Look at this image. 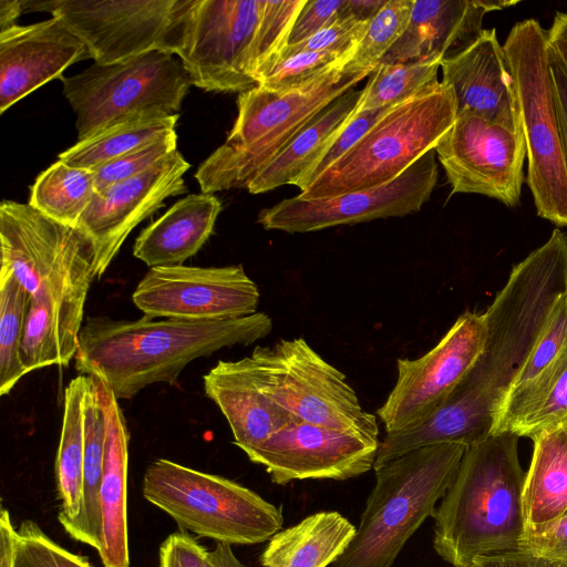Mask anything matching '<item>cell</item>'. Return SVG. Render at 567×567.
Returning a JSON list of instances; mask_svg holds the SVG:
<instances>
[{
	"label": "cell",
	"mask_w": 567,
	"mask_h": 567,
	"mask_svg": "<svg viewBox=\"0 0 567 567\" xmlns=\"http://www.w3.org/2000/svg\"><path fill=\"white\" fill-rule=\"evenodd\" d=\"M271 330L265 312L212 321L90 317L79 333L74 367L105 382L117 400L132 399L153 383L178 386L189 362L226 347L251 344Z\"/></svg>",
	"instance_id": "6da1fadb"
},
{
	"label": "cell",
	"mask_w": 567,
	"mask_h": 567,
	"mask_svg": "<svg viewBox=\"0 0 567 567\" xmlns=\"http://www.w3.org/2000/svg\"><path fill=\"white\" fill-rule=\"evenodd\" d=\"M518 437L505 431L468 446L441 498L433 547L453 567H475L482 558L519 549L526 520Z\"/></svg>",
	"instance_id": "7a4b0ae2"
},
{
	"label": "cell",
	"mask_w": 567,
	"mask_h": 567,
	"mask_svg": "<svg viewBox=\"0 0 567 567\" xmlns=\"http://www.w3.org/2000/svg\"><path fill=\"white\" fill-rule=\"evenodd\" d=\"M373 71L347 64L303 90L277 93L257 85L240 93L226 141L195 173L202 193L246 188L322 110Z\"/></svg>",
	"instance_id": "3957f363"
},
{
	"label": "cell",
	"mask_w": 567,
	"mask_h": 567,
	"mask_svg": "<svg viewBox=\"0 0 567 567\" xmlns=\"http://www.w3.org/2000/svg\"><path fill=\"white\" fill-rule=\"evenodd\" d=\"M467 446L441 443L375 468L353 539L332 567H392L406 542L453 483Z\"/></svg>",
	"instance_id": "277c9868"
},
{
	"label": "cell",
	"mask_w": 567,
	"mask_h": 567,
	"mask_svg": "<svg viewBox=\"0 0 567 567\" xmlns=\"http://www.w3.org/2000/svg\"><path fill=\"white\" fill-rule=\"evenodd\" d=\"M566 292L567 236L556 228L544 245L513 267L505 286L483 312L485 348L467 374L491 398L496 416L514 378Z\"/></svg>",
	"instance_id": "5b68a950"
},
{
	"label": "cell",
	"mask_w": 567,
	"mask_h": 567,
	"mask_svg": "<svg viewBox=\"0 0 567 567\" xmlns=\"http://www.w3.org/2000/svg\"><path fill=\"white\" fill-rule=\"evenodd\" d=\"M456 120L451 89L442 81L393 105L341 158L298 195L337 196L395 179L425 153Z\"/></svg>",
	"instance_id": "8992f818"
},
{
	"label": "cell",
	"mask_w": 567,
	"mask_h": 567,
	"mask_svg": "<svg viewBox=\"0 0 567 567\" xmlns=\"http://www.w3.org/2000/svg\"><path fill=\"white\" fill-rule=\"evenodd\" d=\"M142 492L182 529L217 543L260 544L284 523L281 511L248 487L166 458L147 466Z\"/></svg>",
	"instance_id": "52a82bcc"
},
{
	"label": "cell",
	"mask_w": 567,
	"mask_h": 567,
	"mask_svg": "<svg viewBox=\"0 0 567 567\" xmlns=\"http://www.w3.org/2000/svg\"><path fill=\"white\" fill-rule=\"evenodd\" d=\"M1 269L40 306H85L96 251L80 227L59 223L29 204H0Z\"/></svg>",
	"instance_id": "ba28073f"
},
{
	"label": "cell",
	"mask_w": 567,
	"mask_h": 567,
	"mask_svg": "<svg viewBox=\"0 0 567 567\" xmlns=\"http://www.w3.org/2000/svg\"><path fill=\"white\" fill-rule=\"evenodd\" d=\"M526 144L527 184L537 215L567 227L565 166L549 68L547 30L537 20L517 22L503 45Z\"/></svg>",
	"instance_id": "9c48e42d"
},
{
	"label": "cell",
	"mask_w": 567,
	"mask_h": 567,
	"mask_svg": "<svg viewBox=\"0 0 567 567\" xmlns=\"http://www.w3.org/2000/svg\"><path fill=\"white\" fill-rule=\"evenodd\" d=\"M60 80L75 114L78 141L127 120L177 114L192 85L179 59L159 50L93 63Z\"/></svg>",
	"instance_id": "30bf717a"
},
{
	"label": "cell",
	"mask_w": 567,
	"mask_h": 567,
	"mask_svg": "<svg viewBox=\"0 0 567 567\" xmlns=\"http://www.w3.org/2000/svg\"><path fill=\"white\" fill-rule=\"evenodd\" d=\"M249 359L264 390L300 421L379 441L375 415L363 410L346 375L303 338L257 346Z\"/></svg>",
	"instance_id": "8fae6325"
},
{
	"label": "cell",
	"mask_w": 567,
	"mask_h": 567,
	"mask_svg": "<svg viewBox=\"0 0 567 567\" xmlns=\"http://www.w3.org/2000/svg\"><path fill=\"white\" fill-rule=\"evenodd\" d=\"M259 9L260 0H179L172 54L192 85L239 93L258 85L249 58Z\"/></svg>",
	"instance_id": "7c38bea8"
},
{
	"label": "cell",
	"mask_w": 567,
	"mask_h": 567,
	"mask_svg": "<svg viewBox=\"0 0 567 567\" xmlns=\"http://www.w3.org/2000/svg\"><path fill=\"white\" fill-rule=\"evenodd\" d=\"M178 1L22 0V7L23 12L44 11L60 19L94 63L105 65L154 50L171 53Z\"/></svg>",
	"instance_id": "4fadbf2b"
},
{
	"label": "cell",
	"mask_w": 567,
	"mask_h": 567,
	"mask_svg": "<svg viewBox=\"0 0 567 567\" xmlns=\"http://www.w3.org/2000/svg\"><path fill=\"white\" fill-rule=\"evenodd\" d=\"M435 151L425 153L390 183L337 196L303 199L298 195L262 209L265 229L309 233L416 213L430 199L437 182Z\"/></svg>",
	"instance_id": "5bb4252c"
},
{
	"label": "cell",
	"mask_w": 567,
	"mask_h": 567,
	"mask_svg": "<svg viewBox=\"0 0 567 567\" xmlns=\"http://www.w3.org/2000/svg\"><path fill=\"white\" fill-rule=\"evenodd\" d=\"M483 313L466 311L437 344L417 359H398V379L377 411L386 433L414 425L435 410L484 352Z\"/></svg>",
	"instance_id": "9a60e30c"
},
{
	"label": "cell",
	"mask_w": 567,
	"mask_h": 567,
	"mask_svg": "<svg viewBox=\"0 0 567 567\" xmlns=\"http://www.w3.org/2000/svg\"><path fill=\"white\" fill-rule=\"evenodd\" d=\"M434 151L452 194H478L508 207L519 203L526 157L523 128L465 113L456 116Z\"/></svg>",
	"instance_id": "2e32d148"
},
{
	"label": "cell",
	"mask_w": 567,
	"mask_h": 567,
	"mask_svg": "<svg viewBox=\"0 0 567 567\" xmlns=\"http://www.w3.org/2000/svg\"><path fill=\"white\" fill-rule=\"evenodd\" d=\"M260 293L241 265L153 267L132 300L145 317L228 320L257 312Z\"/></svg>",
	"instance_id": "e0dca14e"
},
{
	"label": "cell",
	"mask_w": 567,
	"mask_h": 567,
	"mask_svg": "<svg viewBox=\"0 0 567 567\" xmlns=\"http://www.w3.org/2000/svg\"><path fill=\"white\" fill-rule=\"evenodd\" d=\"M380 441L355 432L299 421L246 453L262 465L270 480L286 485L296 480L343 481L374 467Z\"/></svg>",
	"instance_id": "ac0fdd59"
},
{
	"label": "cell",
	"mask_w": 567,
	"mask_h": 567,
	"mask_svg": "<svg viewBox=\"0 0 567 567\" xmlns=\"http://www.w3.org/2000/svg\"><path fill=\"white\" fill-rule=\"evenodd\" d=\"M190 164L175 151L145 172L116 182L100 193L78 227L93 240L95 278H101L132 230L173 196L187 192L184 181Z\"/></svg>",
	"instance_id": "d6986e66"
},
{
	"label": "cell",
	"mask_w": 567,
	"mask_h": 567,
	"mask_svg": "<svg viewBox=\"0 0 567 567\" xmlns=\"http://www.w3.org/2000/svg\"><path fill=\"white\" fill-rule=\"evenodd\" d=\"M86 59V45L55 17L1 31L0 113Z\"/></svg>",
	"instance_id": "ffe728a7"
},
{
	"label": "cell",
	"mask_w": 567,
	"mask_h": 567,
	"mask_svg": "<svg viewBox=\"0 0 567 567\" xmlns=\"http://www.w3.org/2000/svg\"><path fill=\"white\" fill-rule=\"evenodd\" d=\"M442 82L454 96L456 116L474 114L522 128L509 64L495 29L482 32L462 53L441 62Z\"/></svg>",
	"instance_id": "44dd1931"
},
{
	"label": "cell",
	"mask_w": 567,
	"mask_h": 567,
	"mask_svg": "<svg viewBox=\"0 0 567 567\" xmlns=\"http://www.w3.org/2000/svg\"><path fill=\"white\" fill-rule=\"evenodd\" d=\"M203 384L206 396L227 420L234 444L245 454L300 421L264 390L249 357L218 361L203 377Z\"/></svg>",
	"instance_id": "7402d4cb"
},
{
	"label": "cell",
	"mask_w": 567,
	"mask_h": 567,
	"mask_svg": "<svg viewBox=\"0 0 567 567\" xmlns=\"http://www.w3.org/2000/svg\"><path fill=\"white\" fill-rule=\"evenodd\" d=\"M496 406L467 374L450 395L419 423L380 441L374 470L413 450L441 444L472 446L493 434Z\"/></svg>",
	"instance_id": "603a6c76"
},
{
	"label": "cell",
	"mask_w": 567,
	"mask_h": 567,
	"mask_svg": "<svg viewBox=\"0 0 567 567\" xmlns=\"http://www.w3.org/2000/svg\"><path fill=\"white\" fill-rule=\"evenodd\" d=\"M485 0H414L410 23L380 63L452 59L482 34Z\"/></svg>",
	"instance_id": "cb8c5ba5"
},
{
	"label": "cell",
	"mask_w": 567,
	"mask_h": 567,
	"mask_svg": "<svg viewBox=\"0 0 567 567\" xmlns=\"http://www.w3.org/2000/svg\"><path fill=\"white\" fill-rule=\"evenodd\" d=\"M93 378L106 427L100 488L102 548L99 555L104 567H130L126 512L128 433L115 394L105 382Z\"/></svg>",
	"instance_id": "d4e9b609"
},
{
	"label": "cell",
	"mask_w": 567,
	"mask_h": 567,
	"mask_svg": "<svg viewBox=\"0 0 567 567\" xmlns=\"http://www.w3.org/2000/svg\"><path fill=\"white\" fill-rule=\"evenodd\" d=\"M221 209L214 194L181 198L140 233L133 255L150 268L183 265L208 240Z\"/></svg>",
	"instance_id": "484cf974"
},
{
	"label": "cell",
	"mask_w": 567,
	"mask_h": 567,
	"mask_svg": "<svg viewBox=\"0 0 567 567\" xmlns=\"http://www.w3.org/2000/svg\"><path fill=\"white\" fill-rule=\"evenodd\" d=\"M361 95L362 90L351 89L330 103L256 174L246 187L248 192L260 194L286 184L297 186L349 123Z\"/></svg>",
	"instance_id": "4316f807"
},
{
	"label": "cell",
	"mask_w": 567,
	"mask_h": 567,
	"mask_svg": "<svg viewBox=\"0 0 567 567\" xmlns=\"http://www.w3.org/2000/svg\"><path fill=\"white\" fill-rule=\"evenodd\" d=\"M357 527L336 511L311 514L277 532L265 547L264 567H328L353 539Z\"/></svg>",
	"instance_id": "83f0119b"
},
{
	"label": "cell",
	"mask_w": 567,
	"mask_h": 567,
	"mask_svg": "<svg viewBox=\"0 0 567 567\" xmlns=\"http://www.w3.org/2000/svg\"><path fill=\"white\" fill-rule=\"evenodd\" d=\"M567 352V292L514 378L497 413L493 434L512 431L555 375Z\"/></svg>",
	"instance_id": "f1b7e54d"
},
{
	"label": "cell",
	"mask_w": 567,
	"mask_h": 567,
	"mask_svg": "<svg viewBox=\"0 0 567 567\" xmlns=\"http://www.w3.org/2000/svg\"><path fill=\"white\" fill-rule=\"evenodd\" d=\"M533 442L523 489L526 527L567 512V434L558 426L543 432Z\"/></svg>",
	"instance_id": "f546056e"
},
{
	"label": "cell",
	"mask_w": 567,
	"mask_h": 567,
	"mask_svg": "<svg viewBox=\"0 0 567 567\" xmlns=\"http://www.w3.org/2000/svg\"><path fill=\"white\" fill-rule=\"evenodd\" d=\"M93 377L80 374L64 391V410L55 460V474L61 501L59 522L68 526L80 514L83 502L85 400Z\"/></svg>",
	"instance_id": "4dcf8cb0"
},
{
	"label": "cell",
	"mask_w": 567,
	"mask_h": 567,
	"mask_svg": "<svg viewBox=\"0 0 567 567\" xmlns=\"http://www.w3.org/2000/svg\"><path fill=\"white\" fill-rule=\"evenodd\" d=\"M105 440V417L93 378L85 400L83 502L79 516L64 529L73 539L93 547L97 553L102 548L100 488Z\"/></svg>",
	"instance_id": "1f68e13d"
},
{
	"label": "cell",
	"mask_w": 567,
	"mask_h": 567,
	"mask_svg": "<svg viewBox=\"0 0 567 567\" xmlns=\"http://www.w3.org/2000/svg\"><path fill=\"white\" fill-rule=\"evenodd\" d=\"M178 114L127 120L106 127L61 152L58 159L79 168L96 171L106 163L175 131Z\"/></svg>",
	"instance_id": "d6a6232c"
},
{
	"label": "cell",
	"mask_w": 567,
	"mask_h": 567,
	"mask_svg": "<svg viewBox=\"0 0 567 567\" xmlns=\"http://www.w3.org/2000/svg\"><path fill=\"white\" fill-rule=\"evenodd\" d=\"M95 193V171L58 159L37 176L28 204L59 223L78 227Z\"/></svg>",
	"instance_id": "836d02e7"
},
{
	"label": "cell",
	"mask_w": 567,
	"mask_h": 567,
	"mask_svg": "<svg viewBox=\"0 0 567 567\" xmlns=\"http://www.w3.org/2000/svg\"><path fill=\"white\" fill-rule=\"evenodd\" d=\"M31 296L16 277L0 271V395L27 374L20 361Z\"/></svg>",
	"instance_id": "e575fe53"
},
{
	"label": "cell",
	"mask_w": 567,
	"mask_h": 567,
	"mask_svg": "<svg viewBox=\"0 0 567 567\" xmlns=\"http://www.w3.org/2000/svg\"><path fill=\"white\" fill-rule=\"evenodd\" d=\"M440 59L380 63L362 90L357 113L396 105L439 82Z\"/></svg>",
	"instance_id": "d590c367"
},
{
	"label": "cell",
	"mask_w": 567,
	"mask_h": 567,
	"mask_svg": "<svg viewBox=\"0 0 567 567\" xmlns=\"http://www.w3.org/2000/svg\"><path fill=\"white\" fill-rule=\"evenodd\" d=\"M306 1L260 0L259 17L249 58L250 74L257 84L287 45L293 23Z\"/></svg>",
	"instance_id": "8d00e7d4"
},
{
	"label": "cell",
	"mask_w": 567,
	"mask_h": 567,
	"mask_svg": "<svg viewBox=\"0 0 567 567\" xmlns=\"http://www.w3.org/2000/svg\"><path fill=\"white\" fill-rule=\"evenodd\" d=\"M355 51H303L280 56L260 78L258 85L277 93L303 90L344 68Z\"/></svg>",
	"instance_id": "74e56055"
},
{
	"label": "cell",
	"mask_w": 567,
	"mask_h": 567,
	"mask_svg": "<svg viewBox=\"0 0 567 567\" xmlns=\"http://www.w3.org/2000/svg\"><path fill=\"white\" fill-rule=\"evenodd\" d=\"M414 0H386L369 21L367 31L348 65L374 70L405 32Z\"/></svg>",
	"instance_id": "f35d334b"
},
{
	"label": "cell",
	"mask_w": 567,
	"mask_h": 567,
	"mask_svg": "<svg viewBox=\"0 0 567 567\" xmlns=\"http://www.w3.org/2000/svg\"><path fill=\"white\" fill-rule=\"evenodd\" d=\"M567 419V352L547 386L511 432L535 439Z\"/></svg>",
	"instance_id": "ab89813d"
},
{
	"label": "cell",
	"mask_w": 567,
	"mask_h": 567,
	"mask_svg": "<svg viewBox=\"0 0 567 567\" xmlns=\"http://www.w3.org/2000/svg\"><path fill=\"white\" fill-rule=\"evenodd\" d=\"M17 532L14 567H94L85 557L59 546L31 519L23 520Z\"/></svg>",
	"instance_id": "60d3db41"
},
{
	"label": "cell",
	"mask_w": 567,
	"mask_h": 567,
	"mask_svg": "<svg viewBox=\"0 0 567 567\" xmlns=\"http://www.w3.org/2000/svg\"><path fill=\"white\" fill-rule=\"evenodd\" d=\"M176 131L167 132L95 171V189L100 193L110 185L138 175L177 151Z\"/></svg>",
	"instance_id": "b9f144b4"
},
{
	"label": "cell",
	"mask_w": 567,
	"mask_h": 567,
	"mask_svg": "<svg viewBox=\"0 0 567 567\" xmlns=\"http://www.w3.org/2000/svg\"><path fill=\"white\" fill-rule=\"evenodd\" d=\"M391 107L354 112L349 123L322 153L309 174L297 184L300 192H303L318 176L348 153Z\"/></svg>",
	"instance_id": "7bdbcfd3"
},
{
	"label": "cell",
	"mask_w": 567,
	"mask_h": 567,
	"mask_svg": "<svg viewBox=\"0 0 567 567\" xmlns=\"http://www.w3.org/2000/svg\"><path fill=\"white\" fill-rule=\"evenodd\" d=\"M368 23L369 21H361L352 16L339 18L307 40L295 45H286L278 58L303 51H355L367 31Z\"/></svg>",
	"instance_id": "ee69618b"
},
{
	"label": "cell",
	"mask_w": 567,
	"mask_h": 567,
	"mask_svg": "<svg viewBox=\"0 0 567 567\" xmlns=\"http://www.w3.org/2000/svg\"><path fill=\"white\" fill-rule=\"evenodd\" d=\"M518 550L567 565V512L546 523L526 527Z\"/></svg>",
	"instance_id": "f6af8a7d"
},
{
	"label": "cell",
	"mask_w": 567,
	"mask_h": 567,
	"mask_svg": "<svg viewBox=\"0 0 567 567\" xmlns=\"http://www.w3.org/2000/svg\"><path fill=\"white\" fill-rule=\"evenodd\" d=\"M348 16H351L349 0H307L293 23L287 45L298 44Z\"/></svg>",
	"instance_id": "bcb514c9"
},
{
	"label": "cell",
	"mask_w": 567,
	"mask_h": 567,
	"mask_svg": "<svg viewBox=\"0 0 567 567\" xmlns=\"http://www.w3.org/2000/svg\"><path fill=\"white\" fill-rule=\"evenodd\" d=\"M207 551L188 533L176 532L159 547V567H206Z\"/></svg>",
	"instance_id": "7dc6e473"
},
{
	"label": "cell",
	"mask_w": 567,
	"mask_h": 567,
	"mask_svg": "<svg viewBox=\"0 0 567 567\" xmlns=\"http://www.w3.org/2000/svg\"><path fill=\"white\" fill-rule=\"evenodd\" d=\"M560 144L567 171V70L548 49Z\"/></svg>",
	"instance_id": "c3c4849f"
},
{
	"label": "cell",
	"mask_w": 567,
	"mask_h": 567,
	"mask_svg": "<svg viewBox=\"0 0 567 567\" xmlns=\"http://www.w3.org/2000/svg\"><path fill=\"white\" fill-rule=\"evenodd\" d=\"M481 567H567L566 564L536 557L522 550H515L482 558L475 565Z\"/></svg>",
	"instance_id": "681fc988"
},
{
	"label": "cell",
	"mask_w": 567,
	"mask_h": 567,
	"mask_svg": "<svg viewBox=\"0 0 567 567\" xmlns=\"http://www.w3.org/2000/svg\"><path fill=\"white\" fill-rule=\"evenodd\" d=\"M18 532L13 527L10 513L1 508L0 517V567H14Z\"/></svg>",
	"instance_id": "f907efd6"
},
{
	"label": "cell",
	"mask_w": 567,
	"mask_h": 567,
	"mask_svg": "<svg viewBox=\"0 0 567 567\" xmlns=\"http://www.w3.org/2000/svg\"><path fill=\"white\" fill-rule=\"evenodd\" d=\"M547 45L567 70V12H557L554 17L547 30Z\"/></svg>",
	"instance_id": "816d5d0a"
},
{
	"label": "cell",
	"mask_w": 567,
	"mask_h": 567,
	"mask_svg": "<svg viewBox=\"0 0 567 567\" xmlns=\"http://www.w3.org/2000/svg\"><path fill=\"white\" fill-rule=\"evenodd\" d=\"M206 567H248L234 554L231 545L217 543L216 547L206 554Z\"/></svg>",
	"instance_id": "f5cc1de1"
},
{
	"label": "cell",
	"mask_w": 567,
	"mask_h": 567,
	"mask_svg": "<svg viewBox=\"0 0 567 567\" xmlns=\"http://www.w3.org/2000/svg\"><path fill=\"white\" fill-rule=\"evenodd\" d=\"M386 0H349V12L361 21H370Z\"/></svg>",
	"instance_id": "db71d44e"
},
{
	"label": "cell",
	"mask_w": 567,
	"mask_h": 567,
	"mask_svg": "<svg viewBox=\"0 0 567 567\" xmlns=\"http://www.w3.org/2000/svg\"><path fill=\"white\" fill-rule=\"evenodd\" d=\"M22 13V0H0V32L16 25Z\"/></svg>",
	"instance_id": "11a10c76"
},
{
	"label": "cell",
	"mask_w": 567,
	"mask_h": 567,
	"mask_svg": "<svg viewBox=\"0 0 567 567\" xmlns=\"http://www.w3.org/2000/svg\"><path fill=\"white\" fill-rule=\"evenodd\" d=\"M567 434V419L559 425Z\"/></svg>",
	"instance_id": "9f6ffc18"
},
{
	"label": "cell",
	"mask_w": 567,
	"mask_h": 567,
	"mask_svg": "<svg viewBox=\"0 0 567 567\" xmlns=\"http://www.w3.org/2000/svg\"><path fill=\"white\" fill-rule=\"evenodd\" d=\"M476 567H481V566H476Z\"/></svg>",
	"instance_id": "6f0895ef"
}]
</instances>
